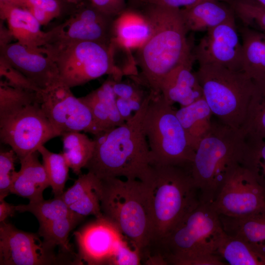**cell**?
<instances>
[{
	"mask_svg": "<svg viewBox=\"0 0 265 265\" xmlns=\"http://www.w3.org/2000/svg\"><path fill=\"white\" fill-rule=\"evenodd\" d=\"M137 7L149 22L151 33L137 49L135 61L140 73L133 80L146 87L152 98H157L165 76L194 58L193 49L180 9L148 4Z\"/></svg>",
	"mask_w": 265,
	"mask_h": 265,
	"instance_id": "1",
	"label": "cell"
},
{
	"mask_svg": "<svg viewBox=\"0 0 265 265\" xmlns=\"http://www.w3.org/2000/svg\"><path fill=\"white\" fill-rule=\"evenodd\" d=\"M151 96L123 124L94 135L92 156L85 166L101 179L124 177L148 184L153 168L143 120Z\"/></svg>",
	"mask_w": 265,
	"mask_h": 265,
	"instance_id": "2",
	"label": "cell"
},
{
	"mask_svg": "<svg viewBox=\"0 0 265 265\" xmlns=\"http://www.w3.org/2000/svg\"><path fill=\"white\" fill-rule=\"evenodd\" d=\"M101 207L103 215L118 228L142 255L153 240L149 190L138 180L102 179Z\"/></svg>",
	"mask_w": 265,
	"mask_h": 265,
	"instance_id": "3",
	"label": "cell"
},
{
	"mask_svg": "<svg viewBox=\"0 0 265 265\" xmlns=\"http://www.w3.org/2000/svg\"><path fill=\"white\" fill-rule=\"evenodd\" d=\"M245 142L241 129L213 122L196 149L190 167L200 202H213L221 186L241 164Z\"/></svg>",
	"mask_w": 265,
	"mask_h": 265,
	"instance_id": "4",
	"label": "cell"
},
{
	"mask_svg": "<svg viewBox=\"0 0 265 265\" xmlns=\"http://www.w3.org/2000/svg\"><path fill=\"white\" fill-rule=\"evenodd\" d=\"M149 190L153 237L150 246L172 231L200 203L190 169L152 165Z\"/></svg>",
	"mask_w": 265,
	"mask_h": 265,
	"instance_id": "5",
	"label": "cell"
},
{
	"mask_svg": "<svg viewBox=\"0 0 265 265\" xmlns=\"http://www.w3.org/2000/svg\"><path fill=\"white\" fill-rule=\"evenodd\" d=\"M44 53L55 64L59 81L70 88L83 85L104 75L121 80L124 74L115 61L117 48L93 41L53 43Z\"/></svg>",
	"mask_w": 265,
	"mask_h": 265,
	"instance_id": "6",
	"label": "cell"
},
{
	"mask_svg": "<svg viewBox=\"0 0 265 265\" xmlns=\"http://www.w3.org/2000/svg\"><path fill=\"white\" fill-rule=\"evenodd\" d=\"M195 74L212 114L240 129L256 88L252 80L243 71L213 65H199Z\"/></svg>",
	"mask_w": 265,
	"mask_h": 265,
	"instance_id": "7",
	"label": "cell"
},
{
	"mask_svg": "<svg viewBox=\"0 0 265 265\" xmlns=\"http://www.w3.org/2000/svg\"><path fill=\"white\" fill-rule=\"evenodd\" d=\"M212 203L201 202L168 234L155 243L165 265H182L195 255L215 254L224 233Z\"/></svg>",
	"mask_w": 265,
	"mask_h": 265,
	"instance_id": "8",
	"label": "cell"
},
{
	"mask_svg": "<svg viewBox=\"0 0 265 265\" xmlns=\"http://www.w3.org/2000/svg\"><path fill=\"white\" fill-rule=\"evenodd\" d=\"M152 165L180 166L190 168L195 151L172 106L160 95L152 98L143 120Z\"/></svg>",
	"mask_w": 265,
	"mask_h": 265,
	"instance_id": "9",
	"label": "cell"
},
{
	"mask_svg": "<svg viewBox=\"0 0 265 265\" xmlns=\"http://www.w3.org/2000/svg\"><path fill=\"white\" fill-rule=\"evenodd\" d=\"M60 133L42 110L40 104L28 106L0 121L1 142L10 146L20 161Z\"/></svg>",
	"mask_w": 265,
	"mask_h": 265,
	"instance_id": "10",
	"label": "cell"
},
{
	"mask_svg": "<svg viewBox=\"0 0 265 265\" xmlns=\"http://www.w3.org/2000/svg\"><path fill=\"white\" fill-rule=\"evenodd\" d=\"M70 89L59 81L44 90L40 106L44 113L60 135L67 132L99 133L90 109Z\"/></svg>",
	"mask_w": 265,
	"mask_h": 265,
	"instance_id": "11",
	"label": "cell"
},
{
	"mask_svg": "<svg viewBox=\"0 0 265 265\" xmlns=\"http://www.w3.org/2000/svg\"><path fill=\"white\" fill-rule=\"evenodd\" d=\"M212 204L219 215L244 217L265 208V194L252 173L240 164L221 186Z\"/></svg>",
	"mask_w": 265,
	"mask_h": 265,
	"instance_id": "12",
	"label": "cell"
},
{
	"mask_svg": "<svg viewBox=\"0 0 265 265\" xmlns=\"http://www.w3.org/2000/svg\"><path fill=\"white\" fill-rule=\"evenodd\" d=\"M114 20L97 9L89 0H82L72 7L64 22L47 31V44L86 41L109 45Z\"/></svg>",
	"mask_w": 265,
	"mask_h": 265,
	"instance_id": "13",
	"label": "cell"
},
{
	"mask_svg": "<svg viewBox=\"0 0 265 265\" xmlns=\"http://www.w3.org/2000/svg\"><path fill=\"white\" fill-rule=\"evenodd\" d=\"M242 45L236 16L209 29L193 49L199 65H213L242 71Z\"/></svg>",
	"mask_w": 265,
	"mask_h": 265,
	"instance_id": "14",
	"label": "cell"
},
{
	"mask_svg": "<svg viewBox=\"0 0 265 265\" xmlns=\"http://www.w3.org/2000/svg\"><path fill=\"white\" fill-rule=\"evenodd\" d=\"M37 234L17 229L6 221L0 224V265H50L61 263Z\"/></svg>",
	"mask_w": 265,
	"mask_h": 265,
	"instance_id": "15",
	"label": "cell"
},
{
	"mask_svg": "<svg viewBox=\"0 0 265 265\" xmlns=\"http://www.w3.org/2000/svg\"><path fill=\"white\" fill-rule=\"evenodd\" d=\"M78 247L74 263L110 265L115 249L125 238L110 220L103 216L74 233Z\"/></svg>",
	"mask_w": 265,
	"mask_h": 265,
	"instance_id": "16",
	"label": "cell"
},
{
	"mask_svg": "<svg viewBox=\"0 0 265 265\" xmlns=\"http://www.w3.org/2000/svg\"><path fill=\"white\" fill-rule=\"evenodd\" d=\"M0 57L42 90L59 82L55 64L42 52L30 49L17 42L0 47Z\"/></svg>",
	"mask_w": 265,
	"mask_h": 265,
	"instance_id": "17",
	"label": "cell"
},
{
	"mask_svg": "<svg viewBox=\"0 0 265 265\" xmlns=\"http://www.w3.org/2000/svg\"><path fill=\"white\" fill-rule=\"evenodd\" d=\"M195 61L192 58L176 67L162 80L160 95L170 105L178 103L185 106L203 97L202 87L192 71Z\"/></svg>",
	"mask_w": 265,
	"mask_h": 265,
	"instance_id": "18",
	"label": "cell"
},
{
	"mask_svg": "<svg viewBox=\"0 0 265 265\" xmlns=\"http://www.w3.org/2000/svg\"><path fill=\"white\" fill-rule=\"evenodd\" d=\"M102 181L94 173L88 171L80 174L72 186L60 197L75 213L84 217L103 215L101 207Z\"/></svg>",
	"mask_w": 265,
	"mask_h": 265,
	"instance_id": "19",
	"label": "cell"
},
{
	"mask_svg": "<svg viewBox=\"0 0 265 265\" xmlns=\"http://www.w3.org/2000/svg\"><path fill=\"white\" fill-rule=\"evenodd\" d=\"M0 20L5 21L13 37L28 48L44 53L48 42L47 32L27 11L8 3H0Z\"/></svg>",
	"mask_w": 265,
	"mask_h": 265,
	"instance_id": "20",
	"label": "cell"
},
{
	"mask_svg": "<svg viewBox=\"0 0 265 265\" xmlns=\"http://www.w3.org/2000/svg\"><path fill=\"white\" fill-rule=\"evenodd\" d=\"M39 152L36 151L20 161L17 172L10 189V193L27 198L30 202L44 199V190L50 186L46 170L39 160Z\"/></svg>",
	"mask_w": 265,
	"mask_h": 265,
	"instance_id": "21",
	"label": "cell"
},
{
	"mask_svg": "<svg viewBox=\"0 0 265 265\" xmlns=\"http://www.w3.org/2000/svg\"><path fill=\"white\" fill-rule=\"evenodd\" d=\"M80 99L90 109L100 132L106 131L123 124L116 105V97L110 77L99 87Z\"/></svg>",
	"mask_w": 265,
	"mask_h": 265,
	"instance_id": "22",
	"label": "cell"
},
{
	"mask_svg": "<svg viewBox=\"0 0 265 265\" xmlns=\"http://www.w3.org/2000/svg\"><path fill=\"white\" fill-rule=\"evenodd\" d=\"M238 30L243 49L242 70L257 87L265 89V34L243 25Z\"/></svg>",
	"mask_w": 265,
	"mask_h": 265,
	"instance_id": "23",
	"label": "cell"
},
{
	"mask_svg": "<svg viewBox=\"0 0 265 265\" xmlns=\"http://www.w3.org/2000/svg\"><path fill=\"white\" fill-rule=\"evenodd\" d=\"M112 41L130 50L140 48L151 33L146 17L134 8H127L113 21Z\"/></svg>",
	"mask_w": 265,
	"mask_h": 265,
	"instance_id": "24",
	"label": "cell"
},
{
	"mask_svg": "<svg viewBox=\"0 0 265 265\" xmlns=\"http://www.w3.org/2000/svg\"><path fill=\"white\" fill-rule=\"evenodd\" d=\"M222 0H209L193 6L180 9L189 31H205L235 16L230 6Z\"/></svg>",
	"mask_w": 265,
	"mask_h": 265,
	"instance_id": "25",
	"label": "cell"
},
{
	"mask_svg": "<svg viewBox=\"0 0 265 265\" xmlns=\"http://www.w3.org/2000/svg\"><path fill=\"white\" fill-rule=\"evenodd\" d=\"M219 218L227 234L244 240L265 257V208L244 217Z\"/></svg>",
	"mask_w": 265,
	"mask_h": 265,
	"instance_id": "26",
	"label": "cell"
},
{
	"mask_svg": "<svg viewBox=\"0 0 265 265\" xmlns=\"http://www.w3.org/2000/svg\"><path fill=\"white\" fill-rule=\"evenodd\" d=\"M188 143L195 151L201 140L211 130L212 113L204 97L191 104L176 110Z\"/></svg>",
	"mask_w": 265,
	"mask_h": 265,
	"instance_id": "27",
	"label": "cell"
},
{
	"mask_svg": "<svg viewBox=\"0 0 265 265\" xmlns=\"http://www.w3.org/2000/svg\"><path fill=\"white\" fill-rule=\"evenodd\" d=\"M216 254L230 265H265V257L249 243L225 232L218 242Z\"/></svg>",
	"mask_w": 265,
	"mask_h": 265,
	"instance_id": "28",
	"label": "cell"
},
{
	"mask_svg": "<svg viewBox=\"0 0 265 265\" xmlns=\"http://www.w3.org/2000/svg\"><path fill=\"white\" fill-rule=\"evenodd\" d=\"M62 136L63 155L70 168L76 175L90 159L94 148V141L80 132H63Z\"/></svg>",
	"mask_w": 265,
	"mask_h": 265,
	"instance_id": "29",
	"label": "cell"
},
{
	"mask_svg": "<svg viewBox=\"0 0 265 265\" xmlns=\"http://www.w3.org/2000/svg\"><path fill=\"white\" fill-rule=\"evenodd\" d=\"M35 104H41V93L0 81V121Z\"/></svg>",
	"mask_w": 265,
	"mask_h": 265,
	"instance_id": "30",
	"label": "cell"
},
{
	"mask_svg": "<svg viewBox=\"0 0 265 265\" xmlns=\"http://www.w3.org/2000/svg\"><path fill=\"white\" fill-rule=\"evenodd\" d=\"M83 217L74 214L40 225L38 234L53 247L59 246L64 253H73L68 237L70 232Z\"/></svg>",
	"mask_w": 265,
	"mask_h": 265,
	"instance_id": "31",
	"label": "cell"
},
{
	"mask_svg": "<svg viewBox=\"0 0 265 265\" xmlns=\"http://www.w3.org/2000/svg\"><path fill=\"white\" fill-rule=\"evenodd\" d=\"M4 3L27 11L41 26H47L53 20L60 17L65 12H70L73 7L61 0H11Z\"/></svg>",
	"mask_w": 265,
	"mask_h": 265,
	"instance_id": "32",
	"label": "cell"
},
{
	"mask_svg": "<svg viewBox=\"0 0 265 265\" xmlns=\"http://www.w3.org/2000/svg\"><path fill=\"white\" fill-rule=\"evenodd\" d=\"M16 210L21 212L31 213L37 218L40 225L77 214L68 208L60 196L47 200L29 202L26 205H17Z\"/></svg>",
	"mask_w": 265,
	"mask_h": 265,
	"instance_id": "33",
	"label": "cell"
},
{
	"mask_svg": "<svg viewBox=\"0 0 265 265\" xmlns=\"http://www.w3.org/2000/svg\"><path fill=\"white\" fill-rule=\"evenodd\" d=\"M38 151L41 154L50 186L55 197H60L64 192L68 178L69 167L62 153L51 152L44 145Z\"/></svg>",
	"mask_w": 265,
	"mask_h": 265,
	"instance_id": "34",
	"label": "cell"
},
{
	"mask_svg": "<svg viewBox=\"0 0 265 265\" xmlns=\"http://www.w3.org/2000/svg\"><path fill=\"white\" fill-rule=\"evenodd\" d=\"M240 129L245 136L265 139V89L256 86Z\"/></svg>",
	"mask_w": 265,
	"mask_h": 265,
	"instance_id": "35",
	"label": "cell"
},
{
	"mask_svg": "<svg viewBox=\"0 0 265 265\" xmlns=\"http://www.w3.org/2000/svg\"><path fill=\"white\" fill-rule=\"evenodd\" d=\"M245 137L241 164L252 173L265 194V139Z\"/></svg>",
	"mask_w": 265,
	"mask_h": 265,
	"instance_id": "36",
	"label": "cell"
},
{
	"mask_svg": "<svg viewBox=\"0 0 265 265\" xmlns=\"http://www.w3.org/2000/svg\"><path fill=\"white\" fill-rule=\"evenodd\" d=\"M243 26L265 34V7L255 0H224Z\"/></svg>",
	"mask_w": 265,
	"mask_h": 265,
	"instance_id": "37",
	"label": "cell"
},
{
	"mask_svg": "<svg viewBox=\"0 0 265 265\" xmlns=\"http://www.w3.org/2000/svg\"><path fill=\"white\" fill-rule=\"evenodd\" d=\"M17 156L12 149L0 153V201L10 193L13 180L17 173L15 170Z\"/></svg>",
	"mask_w": 265,
	"mask_h": 265,
	"instance_id": "38",
	"label": "cell"
},
{
	"mask_svg": "<svg viewBox=\"0 0 265 265\" xmlns=\"http://www.w3.org/2000/svg\"><path fill=\"white\" fill-rule=\"evenodd\" d=\"M0 81L11 86L28 89L38 93H41L43 91L0 57Z\"/></svg>",
	"mask_w": 265,
	"mask_h": 265,
	"instance_id": "39",
	"label": "cell"
},
{
	"mask_svg": "<svg viewBox=\"0 0 265 265\" xmlns=\"http://www.w3.org/2000/svg\"><path fill=\"white\" fill-rule=\"evenodd\" d=\"M121 239L118 243L110 265H137L141 264L142 255L136 249L130 247L126 241Z\"/></svg>",
	"mask_w": 265,
	"mask_h": 265,
	"instance_id": "40",
	"label": "cell"
},
{
	"mask_svg": "<svg viewBox=\"0 0 265 265\" xmlns=\"http://www.w3.org/2000/svg\"><path fill=\"white\" fill-rule=\"evenodd\" d=\"M112 80L113 90L116 98L143 100L149 93L145 94L136 83H128L121 80L115 81L112 79Z\"/></svg>",
	"mask_w": 265,
	"mask_h": 265,
	"instance_id": "41",
	"label": "cell"
},
{
	"mask_svg": "<svg viewBox=\"0 0 265 265\" xmlns=\"http://www.w3.org/2000/svg\"><path fill=\"white\" fill-rule=\"evenodd\" d=\"M92 5L104 14L115 18L126 9L125 0H89Z\"/></svg>",
	"mask_w": 265,
	"mask_h": 265,
	"instance_id": "42",
	"label": "cell"
},
{
	"mask_svg": "<svg viewBox=\"0 0 265 265\" xmlns=\"http://www.w3.org/2000/svg\"><path fill=\"white\" fill-rule=\"evenodd\" d=\"M145 99H125L116 98L118 110L125 122L133 115L134 113L132 114V112L135 113L140 109Z\"/></svg>",
	"mask_w": 265,
	"mask_h": 265,
	"instance_id": "43",
	"label": "cell"
},
{
	"mask_svg": "<svg viewBox=\"0 0 265 265\" xmlns=\"http://www.w3.org/2000/svg\"><path fill=\"white\" fill-rule=\"evenodd\" d=\"M206 0H142L136 6L142 4H148L181 9L190 7Z\"/></svg>",
	"mask_w": 265,
	"mask_h": 265,
	"instance_id": "44",
	"label": "cell"
},
{
	"mask_svg": "<svg viewBox=\"0 0 265 265\" xmlns=\"http://www.w3.org/2000/svg\"><path fill=\"white\" fill-rule=\"evenodd\" d=\"M16 210V206L11 205L4 201H0V222L5 221L9 216L14 215Z\"/></svg>",
	"mask_w": 265,
	"mask_h": 265,
	"instance_id": "45",
	"label": "cell"
},
{
	"mask_svg": "<svg viewBox=\"0 0 265 265\" xmlns=\"http://www.w3.org/2000/svg\"><path fill=\"white\" fill-rule=\"evenodd\" d=\"M1 20L0 23V47L11 43L13 38L9 29L4 26Z\"/></svg>",
	"mask_w": 265,
	"mask_h": 265,
	"instance_id": "46",
	"label": "cell"
},
{
	"mask_svg": "<svg viewBox=\"0 0 265 265\" xmlns=\"http://www.w3.org/2000/svg\"><path fill=\"white\" fill-rule=\"evenodd\" d=\"M61 0L68 5H70L71 6H74L78 4L80 2H81L82 0Z\"/></svg>",
	"mask_w": 265,
	"mask_h": 265,
	"instance_id": "47",
	"label": "cell"
},
{
	"mask_svg": "<svg viewBox=\"0 0 265 265\" xmlns=\"http://www.w3.org/2000/svg\"><path fill=\"white\" fill-rule=\"evenodd\" d=\"M255 0L265 7V0Z\"/></svg>",
	"mask_w": 265,
	"mask_h": 265,
	"instance_id": "48",
	"label": "cell"
},
{
	"mask_svg": "<svg viewBox=\"0 0 265 265\" xmlns=\"http://www.w3.org/2000/svg\"><path fill=\"white\" fill-rule=\"evenodd\" d=\"M11 0H0V3H7Z\"/></svg>",
	"mask_w": 265,
	"mask_h": 265,
	"instance_id": "49",
	"label": "cell"
}]
</instances>
